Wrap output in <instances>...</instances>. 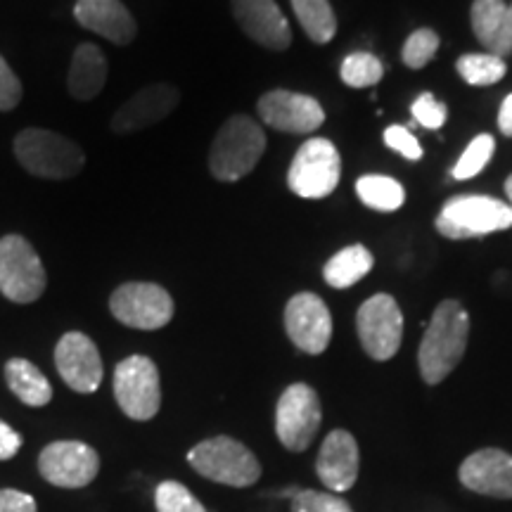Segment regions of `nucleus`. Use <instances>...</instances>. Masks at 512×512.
Segmentation results:
<instances>
[{
    "mask_svg": "<svg viewBox=\"0 0 512 512\" xmlns=\"http://www.w3.org/2000/svg\"><path fill=\"white\" fill-rule=\"evenodd\" d=\"M356 330L373 361H389L401 347L403 313L389 294H375L356 313Z\"/></svg>",
    "mask_w": 512,
    "mask_h": 512,
    "instance_id": "9b49d317",
    "label": "nucleus"
},
{
    "mask_svg": "<svg viewBox=\"0 0 512 512\" xmlns=\"http://www.w3.org/2000/svg\"><path fill=\"white\" fill-rule=\"evenodd\" d=\"M358 444L347 430H332L320 446L316 472L330 491H349L358 477Z\"/></svg>",
    "mask_w": 512,
    "mask_h": 512,
    "instance_id": "6ab92c4d",
    "label": "nucleus"
},
{
    "mask_svg": "<svg viewBox=\"0 0 512 512\" xmlns=\"http://www.w3.org/2000/svg\"><path fill=\"white\" fill-rule=\"evenodd\" d=\"M498 128H501L503 136L512 138V93L503 100L501 112H498Z\"/></svg>",
    "mask_w": 512,
    "mask_h": 512,
    "instance_id": "4c0bfd02",
    "label": "nucleus"
},
{
    "mask_svg": "<svg viewBox=\"0 0 512 512\" xmlns=\"http://www.w3.org/2000/svg\"><path fill=\"white\" fill-rule=\"evenodd\" d=\"M256 110L266 126H273L275 131L297 133V136L313 133L325 121V110L316 98L292 91H271L261 95Z\"/></svg>",
    "mask_w": 512,
    "mask_h": 512,
    "instance_id": "2eb2a0df",
    "label": "nucleus"
},
{
    "mask_svg": "<svg viewBox=\"0 0 512 512\" xmlns=\"http://www.w3.org/2000/svg\"><path fill=\"white\" fill-rule=\"evenodd\" d=\"M240 29L268 50H287L292 43L290 24L275 0H233Z\"/></svg>",
    "mask_w": 512,
    "mask_h": 512,
    "instance_id": "a211bd4d",
    "label": "nucleus"
},
{
    "mask_svg": "<svg viewBox=\"0 0 512 512\" xmlns=\"http://www.w3.org/2000/svg\"><path fill=\"white\" fill-rule=\"evenodd\" d=\"M107 74H110V67H107L102 50L98 46H93V43H81V46L74 50L72 69H69L67 76L69 93H72V98L76 100L98 98L107 83Z\"/></svg>",
    "mask_w": 512,
    "mask_h": 512,
    "instance_id": "4be33fe9",
    "label": "nucleus"
},
{
    "mask_svg": "<svg viewBox=\"0 0 512 512\" xmlns=\"http://www.w3.org/2000/svg\"><path fill=\"white\" fill-rule=\"evenodd\" d=\"M458 74L470 83V86H494L508 72L503 57H496L491 53L486 55H463L456 64Z\"/></svg>",
    "mask_w": 512,
    "mask_h": 512,
    "instance_id": "bb28decb",
    "label": "nucleus"
},
{
    "mask_svg": "<svg viewBox=\"0 0 512 512\" xmlns=\"http://www.w3.org/2000/svg\"><path fill=\"white\" fill-rule=\"evenodd\" d=\"M285 330L299 351L311 356L323 354L332 339L330 309L318 294H294L285 309Z\"/></svg>",
    "mask_w": 512,
    "mask_h": 512,
    "instance_id": "ddd939ff",
    "label": "nucleus"
},
{
    "mask_svg": "<svg viewBox=\"0 0 512 512\" xmlns=\"http://www.w3.org/2000/svg\"><path fill=\"white\" fill-rule=\"evenodd\" d=\"M22 448V434L12 430L8 422L0 420V460H10Z\"/></svg>",
    "mask_w": 512,
    "mask_h": 512,
    "instance_id": "e433bc0d",
    "label": "nucleus"
},
{
    "mask_svg": "<svg viewBox=\"0 0 512 512\" xmlns=\"http://www.w3.org/2000/svg\"><path fill=\"white\" fill-rule=\"evenodd\" d=\"M320 420L323 411L318 394L304 382L290 384L275 408V434L287 451L302 453L316 439Z\"/></svg>",
    "mask_w": 512,
    "mask_h": 512,
    "instance_id": "1a4fd4ad",
    "label": "nucleus"
},
{
    "mask_svg": "<svg viewBox=\"0 0 512 512\" xmlns=\"http://www.w3.org/2000/svg\"><path fill=\"white\" fill-rule=\"evenodd\" d=\"M470 337V316L456 299H446L432 313L418 349L420 375L427 384L444 382L463 361Z\"/></svg>",
    "mask_w": 512,
    "mask_h": 512,
    "instance_id": "f257e3e1",
    "label": "nucleus"
},
{
    "mask_svg": "<svg viewBox=\"0 0 512 512\" xmlns=\"http://www.w3.org/2000/svg\"><path fill=\"white\" fill-rule=\"evenodd\" d=\"M266 152L264 128L249 117H230L216 133L209 152V169L214 178L233 183L252 174Z\"/></svg>",
    "mask_w": 512,
    "mask_h": 512,
    "instance_id": "f03ea898",
    "label": "nucleus"
},
{
    "mask_svg": "<svg viewBox=\"0 0 512 512\" xmlns=\"http://www.w3.org/2000/svg\"><path fill=\"white\" fill-rule=\"evenodd\" d=\"M510 12H512V5H510Z\"/></svg>",
    "mask_w": 512,
    "mask_h": 512,
    "instance_id": "ea45409f",
    "label": "nucleus"
},
{
    "mask_svg": "<svg viewBox=\"0 0 512 512\" xmlns=\"http://www.w3.org/2000/svg\"><path fill=\"white\" fill-rule=\"evenodd\" d=\"M74 17L79 19L81 27L95 31L117 46H128L138 34L136 19L121 0H79L74 5Z\"/></svg>",
    "mask_w": 512,
    "mask_h": 512,
    "instance_id": "aec40b11",
    "label": "nucleus"
},
{
    "mask_svg": "<svg viewBox=\"0 0 512 512\" xmlns=\"http://www.w3.org/2000/svg\"><path fill=\"white\" fill-rule=\"evenodd\" d=\"M5 382H8L10 392L31 408L48 406L53 399V387H50L48 377L27 358H10L5 363Z\"/></svg>",
    "mask_w": 512,
    "mask_h": 512,
    "instance_id": "5701e85b",
    "label": "nucleus"
},
{
    "mask_svg": "<svg viewBox=\"0 0 512 512\" xmlns=\"http://www.w3.org/2000/svg\"><path fill=\"white\" fill-rule=\"evenodd\" d=\"M112 316L136 330H159L174 318V299L155 283H126L110 297Z\"/></svg>",
    "mask_w": 512,
    "mask_h": 512,
    "instance_id": "9d476101",
    "label": "nucleus"
},
{
    "mask_svg": "<svg viewBox=\"0 0 512 512\" xmlns=\"http://www.w3.org/2000/svg\"><path fill=\"white\" fill-rule=\"evenodd\" d=\"M384 143L392 147L394 152H399L401 157H406L408 162H418V159H422V147L418 143V138H415L406 126H389L387 131H384Z\"/></svg>",
    "mask_w": 512,
    "mask_h": 512,
    "instance_id": "72a5a7b5",
    "label": "nucleus"
},
{
    "mask_svg": "<svg viewBox=\"0 0 512 512\" xmlns=\"http://www.w3.org/2000/svg\"><path fill=\"white\" fill-rule=\"evenodd\" d=\"M178 102H181V93L171 83H152V86L140 88L112 117V131L128 136V133L155 126L176 110Z\"/></svg>",
    "mask_w": 512,
    "mask_h": 512,
    "instance_id": "dca6fc26",
    "label": "nucleus"
},
{
    "mask_svg": "<svg viewBox=\"0 0 512 512\" xmlns=\"http://www.w3.org/2000/svg\"><path fill=\"white\" fill-rule=\"evenodd\" d=\"M48 275L41 256L22 235L0 240V292L15 304H31L46 292Z\"/></svg>",
    "mask_w": 512,
    "mask_h": 512,
    "instance_id": "0eeeda50",
    "label": "nucleus"
},
{
    "mask_svg": "<svg viewBox=\"0 0 512 512\" xmlns=\"http://www.w3.org/2000/svg\"><path fill=\"white\" fill-rule=\"evenodd\" d=\"M411 114L420 126L430 128V131H437V128L446 124L448 110H446L444 102H439L432 93H422V95H418V100L413 102Z\"/></svg>",
    "mask_w": 512,
    "mask_h": 512,
    "instance_id": "473e14b6",
    "label": "nucleus"
},
{
    "mask_svg": "<svg viewBox=\"0 0 512 512\" xmlns=\"http://www.w3.org/2000/svg\"><path fill=\"white\" fill-rule=\"evenodd\" d=\"M114 396L131 420H152L162 406V382L155 361L147 356H128L114 370Z\"/></svg>",
    "mask_w": 512,
    "mask_h": 512,
    "instance_id": "6e6552de",
    "label": "nucleus"
},
{
    "mask_svg": "<svg viewBox=\"0 0 512 512\" xmlns=\"http://www.w3.org/2000/svg\"><path fill=\"white\" fill-rule=\"evenodd\" d=\"M188 463L216 484L245 489L259 482L261 465L245 444L233 437H214L190 448Z\"/></svg>",
    "mask_w": 512,
    "mask_h": 512,
    "instance_id": "39448f33",
    "label": "nucleus"
},
{
    "mask_svg": "<svg viewBox=\"0 0 512 512\" xmlns=\"http://www.w3.org/2000/svg\"><path fill=\"white\" fill-rule=\"evenodd\" d=\"M292 496V512H354L342 496L330 491L297 489Z\"/></svg>",
    "mask_w": 512,
    "mask_h": 512,
    "instance_id": "2f4dec72",
    "label": "nucleus"
},
{
    "mask_svg": "<svg viewBox=\"0 0 512 512\" xmlns=\"http://www.w3.org/2000/svg\"><path fill=\"white\" fill-rule=\"evenodd\" d=\"M373 254L368 252L363 245H351L344 247L342 252H337L323 268L325 283L335 290H347V287L356 285L358 280L366 278L373 271Z\"/></svg>",
    "mask_w": 512,
    "mask_h": 512,
    "instance_id": "b1692460",
    "label": "nucleus"
},
{
    "mask_svg": "<svg viewBox=\"0 0 512 512\" xmlns=\"http://www.w3.org/2000/svg\"><path fill=\"white\" fill-rule=\"evenodd\" d=\"M439 50V36L432 29H418L403 43V64L408 69H422L432 62Z\"/></svg>",
    "mask_w": 512,
    "mask_h": 512,
    "instance_id": "7c9ffc66",
    "label": "nucleus"
},
{
    "mask_svg": "<svg viewBox=\"0 0 512 512\" xmlns=\"http://www.w3.org/2000/svg\"><path fill=\"white\" fill-rule=\"evenodd\" d=\"M494 150H496V143H494V138L489 136V133H482V136H477L470 145L465 147V152L460 155L456 166H453V171H451L453 178H456V181H467V178H475L479 171H482L484 166L489 164V159H491V155H494Z\"/></svg>",
    "mask_w": 512,
    "mask_h": 512,
    "instance_id": "c85d7f7f",
    "label": "nucleus"
},
{
    "mask_svg": "<svg viewBox=\"0 0 512 512\" xmlns=\"http://www.w3.org/2000/svg\"><path fill=\"white\" fill-rule=\"evenodd\" d=\"M57 373L69 389L79 394L98 392L102 384V358L95 342L83 332H67L55 347Z\"/></svg>",
    "mask_w": 512,
    "mask_h": 512,
    "instance_id": "4468645a",
    "label": "nucleus"
},
{
    "mask_svg": "<svg viewBox=\"0 0 512 512\" xmlns=\"http://www.w3.org/2000/svg\"><path fill=\"white\" fill-rule=\"evenodd\" d=\"M465 489L491 498H512V456L501 448H482L463 460L458 472Z\"/></svg>",
    "mask_w": 512,
    "mask_h": 512,
    "instance_id": "f3484780",
    "label": "nucleus"
},
{
    "mask_svg": "<svg viewBox=\"0 0 512 512\" xmlns=\"http://www.w3.org/2000/svg\"><path fill=\"white\" fill-rule=\"evenodd\" d=\"M472 31L491 55L512 53V12L505 0H475L472 3Z\"/></svg>",
    "mask_w": 512,
    "mask_h": 512,
    "instance_id": "412c9836",
    "label": "nucleus"
},
{
    "mask_svg": "<svg viewBox=\"0 0 512 512\" xmlns=\"http://www.w3.org/2000/svg\"><path fill=\"white\" fill-rule=\"evenodd\" d=\"M342 176V159L328 138H311L292 159L287 185L304 200H323L335 192Z\"/></svg>",
    "mask_w": 512,
    "mask_h": 512,
    "instance_id": "423d86ee",
    "label": "nucleus"
},
{
    "mask_svg": "<svg viewBox=\"0 0 512 512\" xmlns=\"http://www.w3.org/2000/svg\"><path fill=\"white\" fill-rule=\"evenodd\" d=\"M0 512H38V505L24 491L0 489Z\"/></svg>",
    "mask_w": 512,
    "mask_h": 512,
    "instance_id": "c9c22d12",
    "label": "nucleus"
},
{
    "mask_svg": "<svg viewBox=\"0 0 512 512\" xmlns=\"http://www.w3.org/2000/svg\"><path fill=\"white\" fill-rule=\"evenodd\" d=\"M38 472L60 489H83L98 477L100 456L83 441H53L38 456Z\"/></svg>",
    "mask_w": 512,
    "mask_h": 512,
    "instance_id": "f8f14e48",
    "label": "nucleus"
},
{
    "mask_svg": "<svg viewBox=\"0 0 512 512\" xmlns=\"http://www.w3.org/2000/svg\"><path fill=\"white\" fill-rule=\"evenodd\" d=\"M19 100H22V83L10 69V64L0 57V112L15 110Z\"/></svg>",
    "mask_w": 512,
    "mask_h": 512,
    "instance_id": "f704fd0d",
    "label": "nucleus"
},
{
    "mask_svg": "<svg viewBox=\"0 0 512 512\" xmlns=\"http://www.w3.org/2000/svg\"><path fill=\"white\" fill-rule=\"evenodd\" d=\"M15 157L19 164L38 178L62 181L81 174L86 155L74 140L46 128H27L15 138Z\"/></svg>",
    "mask_w": 512,
    "mask_h": 512,
    "instance_id": "7ed1b4c3",
    "label": "nucleus"
},
{
    "mask_svg": "<svg viewBox=\"0 0 512 512\" xmlns=\"http://www.w3.org/2000/svg\"><path fill=\"white\" fill-rule=\"evenodd\" d=\"M356 195L370 209L377 211H396L406 202L403 185L389 176H361L356 181Z\"/></svg>",
    "mask_w": 512,
    "mask_h": 512,
    "instance_id": "a878e982",
    "label": "nucleus"
},
{
    "mask_svg": "<svg viewBox=\"0 0 512 512\" xmlns=\"http://www.w3.org/2000/svg\"><path fill=\"white\" fill-rule=\"evenodd\" d=\"M434 226L448 240L484 238L512 226V207L496 197L458 195L441 207Z\"/></svg>",
    "mask_w": 512,
    "mask_h": 512,
    "instance_id": "20e7f679",
    "label": "nucleus"
},
{
    "mask_svg": "<svg viewBox=\"0 0 512 512\" xmlns=\"http://www.w3.org/2000/svg\"><path fill=\"white\" fill-rule=\"evenodd\" d=\"M157 512H207V508L192 496L188 486L181 482H162L155 491Z\"/></svg>",
    "mask_w": 512,
    "mask_h": 512,
    "instance_id": "c756f323",
    "label": "nucleus"
},
{
    "mask_svg": "<svg viewBox=\"0 0 512 512\" xmlns=\"http://www.w3.org/2000/svg\"><path fill=\"white\" fill-rule=\"evenodd\" d=\"M339 76L349 88H368L384 76L382 62L370 53H351L339 67Z\"/></svg>",
    "mask_w": 512,
    "mask_h": 512,
    "instance_id": "cd10ccee",
    "label": "nucleus"
},
{
    "mask_svg": "<svg viewBox=\"0 0 512 512\" xmlns=\"http://www.w3.org/2000/svg\"><path fill=\"white\" fill-rule=\"evenodd\" d=\"M505 192H508V197H510V202H512V174L508 176V181H505Z\"/></svg>",
    "mask_w": 512,
    "mask_h": 512,
    "instance_id": "58836bf2",
    "label": "nucleus"
},
{
    "mask_svg": "<svg viewBox=\"0 0 512 512\" xmlns=\"http://www.w3.org/2000/svg\"><path fill=\"white\" fill-rule=\"evenodd\" d=\"M292 10L313 43H330L337 34V17L330 0H292Z\"/></svg>",
    "mask_w": 512,
    "mask_h": 512,
    "instance_id": "393cba45",
    "label": "nucleus"
}]
</instances>
